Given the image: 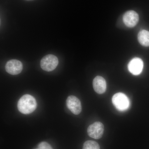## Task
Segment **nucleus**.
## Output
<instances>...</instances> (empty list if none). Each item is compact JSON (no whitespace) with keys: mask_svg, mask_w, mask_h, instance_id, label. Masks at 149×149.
Wrapping results in <instances>:
<instances>
[{"mask_svg":"<svg viewBox=\"0 0 149 149\" xmlns=\"http://www.w3.org/2000/svg\"><path fill=\"white\" fill-rule=\"evenodd\" d=\"M37 106V102L35 98L28 94L22 96L17 103L18 110L24 114L32 113L35 111Z\"/></svg>","mask_w":149,"mask_h":149,"instance_id":"1","label":"nucleus"},{"mask_svg":"<svg viewBox=\"0 0 149 149\" xmlns=\"http://www.w3.org/2000/svg\"><path fill=\"white\" fill-rule=\"evenodd\" d=\"M35 149H53L50 145L46 142H42L38 145L37 148Z\"/></svg>","mask_w":149,"mask_h":149,"instance_id":"12","label":"nucleus"},{"mask_svg":"<svg viewBox=\"0 0 149 149\" xmlns=\"http://www.w3.org/2000/svg\"><path fill=\"white\" fill-rule=\"evenodd\" d=\"M112 101L116 109L120 111H124L128 109L130 107L129 99L123 93H119L113 96Z\"/></svg>","mask_w":149,"mask_h":149,"instance_id":"2","label":"nucleus"},{"mask_svg":"<svg viewBox=\"0 0 149 149\" xmlns=\"http://www.w3.org/2000/svg\"><path fill=\"white\" fill-rule=\"evenodd\" d=\"M66 104L68 108L73 114L78 115L82 111V106L80 100L74 96H70L67 99Z\"/></svg>","mask_w":149,"mask_h":149,"instance_id":"5","label":"nucleus"},{"mask_svg":"<svg viewBox=\"0 0 149 149\" xmlns=\"http://www.w3.org/2000/svg\"><path fill=\"white\" fill-rule=\"evenodd\" d=\"M128 69L132 74L138 75L141 74L143 68V62L141 59L135 58L132 59L128 64Z\"/></svg>","mask_w":149,"mask_h":149,"instance_id":"8","label":"nucleus"},{"mask_svg":"<svg viewBox=\"0 0 149 149\" xmlns=\"http://www.w3.org/2000/svg\"><path fill=\"white\" fill-rule=\"evenodd\" d=\"M139 42L144 47H149V32L146 30H142L139 32L138 35Z\"/></svg>","mask_w":149,"mask_h":149,"instance_id":"10","label":"nucleus"},{"mask_svg":"<svg viewBox=\"0 0 149 149\" xmlns=\"http://www.w3.org/2000/svg\"><path fill=\"white\" fill-rule=\"evenodd\" d=\"M58 64L57 57L54 55L49 54L45 56L40 61L41 68L47 72L53 71Z\"/></svg>","mask_w":149,"mask_h":149,"instance_id":"3","label":"nucleus"},{"mask_svg":"<svg viewBox=\"0 0 149 149\" xmlns=\"http://www.w3.org/2000/svg\"><path fill=\"white\" fill-rule=\"evenodd\" d=\"M83 149H100V146L95 141H88L83 144Z\"/></svg>","mask_w":149,"mask_h":149,"instance_id":"11","label":"nucleus"},{"mask_svg":"<svg viewBox=\"0 0 149 149\" xmlns=\"http://www.w3.org/2000/svg\"><path fill=\"white\" fill-rule=\"evenodd\" d=\"M93 87L96 93L99 94H103L106 91L105 80L101 76H97L93 80Z\"/></svg>","mask_w":149,"mask_h":149,"instance_id":"9","label":"nucleus"},{"mask_svg":"<svg viewBox=\"0 0 149 149\" xmlns=\"http://www.w3.org/2000/svg\"><path fill=\"white\" fill-rule=\"evenodd\" d=\"M139 21V15L135 11H128L123 15V22L127 27L130 28L135 27Z\"/></svg>","mask_w":149,"mask_h":149,"instance_id":"7","label":"nucleus"},{"mask_svg":"<svg viewBox=\"0 0 149 149\" xmlns=\"http://www.w3.org/2000/svg\"><path fill=\"white\" fill-rule=\"evenodd\" d=\"M23 65L21 61L16 59L9 61L6 65L5 69L7 72L12 75H16L22 72Z\"/></svg>","mask_w":149,"mask_h":149,"instance_id":"6","label":"nucleus"},{"mask_svg":"<svg viewBox=\"0 0 149 149\" xmlns=\"http://www.w3.org/2000/svg\"><path fill=\"white\" fill-rule=\"evenodd\" d=\"M104 129V125L101 122L94 123L88 127V136L94 139H101L103 135Z\"/></svg>","mask_w":149,"mask_h":149,"instance_id":"4","label":"nucleus"}]
</instances>
